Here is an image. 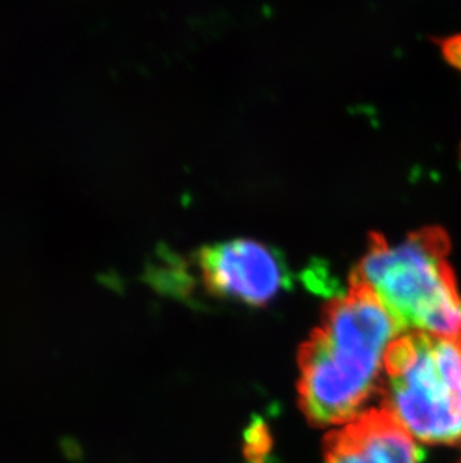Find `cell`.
<instances>
[{
  "mask_svg": "<svg viewBox=\"0 0 461 463\" xmlns=\"http://www.w3.org/2000/svg\"><path fill=\"white\" fill-rule=\"evenodd\" d=\"M444 228L426 227L392 245L372 232L351 279L366 284L399 327L461 339V294Z\"/></svg>",
  "mask_w": 461,
  "mask_h": 463,
  "instance_id": "2",
  "label": "cell"
},
{
  "mask_svg": "<svg viewBox=\"0 0 461 463\" xmlns=\"http://www.w3.org/2000/svg\"><path fill=\"white\" fill-rule=\"evenodd\" d=\"M403 330L366 284L328 303L323 324L300 351V405L316 426L349 423L382 380L388 346Z\"/></svg>",
  "mask_w": 461,
  "mask_h": 463,
  "instance_id": "1",
  "label": "cell"
},
{
  "mask_svg": "<svg viewBox=\"0 0 461 463\" xmlns=\"http://www.w3.org/2000/svg\"><path fill=\"white\" fill-rule=\"evenodd\" d=\"M417 439L385 408L367 410L326 437L325 463H421Z\"/></svg>",
  "mask_w": 461,
  "mask_h": 463,
  "instance_id": "5",
  "label": "cell"
},
{
  "mask_svg": "<svg viewBox=\"0 0 461 463\" xmlns=\"http://www.w3.org/2000/svg\"><path fill=\"white\" fill-rule=\"evenodd\" d=\"M382 408L427 444H461V339L406 332L383 357Z\"/></svg>",
  "mask_w": 461,
  "mask_h": 463,
  "instance_id": "3",
  "label": "cell"
},
{
  "mask_svg": "<svg viewBox=\"0 0 461 463\" xmlns=\"http://www.w3.org/2000/svg\"><path fill=\"white\" fill-rule=\"evenodd\" d=\"M205 288L216 298L264 307L289 284L287 264L278 250L252 239L207 245L196 254Z\"/></svg>",
  "mask_w": 461,
  "mask_h": 463,
  "instance_id": "4",
  "label": "cell"
}]
</instances>
